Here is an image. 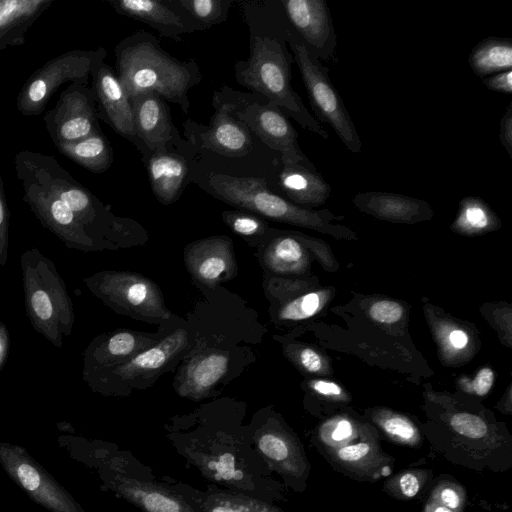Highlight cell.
<instances>
[{
	"label": "cell",
	"mask_w": 512,
	"mask_h": 512,
	"mask_svg": "<svg viewBox=\"0 0 512 512\" xmlns=\"http://www.w3.org/2000/svg\"><path fill=\"white\" fill-rule=\"evenodd\" d=\"M92 89L71 83L59 96L56 105L43 117L54 145L74 142L100 130Z\"/></svg>",
	"instance_id": "obj_10"
},
{
	"label": "cell",
	"mask_w": 512,
	"mask_h": 512,
	"mask_svg": "<svg viewBox=\"0 0 512 512\" xmlns=\"http://www.w3.org/2000/svg\"><path fill=\"white\" fill-rule=\"evenodd\" d=\"M229 357L211 351L193 358L182 370L178 380L180 395L198 399L211 390L227 373Z\"/></svg>",
	"instance_id": "obj_23"
},
{
	"label": "cell",
	"mask_w": 512,
	"mask_h": 512,
	"mask_svg": "<svg viewBox=\"0 0 512 512\" xmlns=\"http://www.w3.org/2000/svg\"><path fill=\"white\" fill-rule=\"evenodd\" d=\"M465 488L454 478H437L424 502L422 512H464Z\"/></svg>",
	"instance_id": "obj_29"
},
{
	"label": "cell",
	"mask_w": 512,
	"mask_h": 512,
	"mask_svg": "<svg viewBox=\"0 0 512 512\" xmlns=\"http://www.w3.org/2000/svg\"><path fill=\"white\" fill-rule=\"evenodd\" d=\"M432 477L433 471L429 469H404L384 483L383 491L395 499L410 500L420 494Z\"/></svg>",
	"instance_id": "obj_31"
},
{
	"label": "cell",
	"mask_w": 512,
	"mask_h": 512,
	"mask_svg": "<svg viewBox=\"0 0 512 512\" xmlns=\"http://www.w3.org/2000/svg\"><path fill=\"white\" fill-rule=\"evenodd\" d=\"M369 313L374 320L380 323L392 324L401 318L403 310L394 301L382 300L374 303Z\"/></svg>",
	"instance_id": "obj_40"
},
{
	"label": "cell",
	"mask_w": 512,
	"mask_h": 512,
	"mask_svg": "<svg viewBox=\"0 0 512 512\" xmlns=\"http://www.w3.org/2000/svg\"><path fill=\"white\" fill-rule=\"evenodd\" d=\"M318 293H308L283 306L278 313L282 320H302L313 316L320 307Z\"/></svg>",
	"instance_id": "obj_37"
},
{
	"label": "cell",
	"mask_w": 512,
	"mask_h": 512,
	"mask_svg": "<svg viewBox=\"0 0 512 512\" xmlns=\"http://www.w3.org/2000/svg\"><path fill=\"white\" fill-rule=\"evenodd\" d=\"M499 139L508 155L512 157V103L506 108L500 120Z\"/></svg>",
	"instance_id": "obj_43"
},
{
	"label": "cell",
	"mask_w": 512,
	"mask_h": 512,
	"mask_svg": "<svg viewBox=\"0 0 512 512\" xmlns=\"http://www.w3.org/2000/svg\"><path fill=\"white\" fill-rule=\"evenodd\" d=\"M492 222L491 210L481 198L466 197L462 199L456 221L459 228L483 230L488 228Z\"/></svg>",
	"instance_id": "obj_35"
},
{
	"label": "cell",
	"mask_w": 512,
	"mask_h": 512,
	"mask_svg": "<svg viewBox=\"0 0 512 512\" xmlns=\"http://www.w3.org/2000/svg\"><path fill=\"white\" fill-rule=\"evenodd\" d=\"M210 467L217 472L218 479H241L243 477L241 471L235 470L234 457L230 454L221 455L218 461L210 464Z\"/></svg>",
	"instance_id": "obj_42"
},
{
	"label": "cell",
	"mask_w": 512,
	"mask_h": 512,
	"mask_svg": "<svg viewBox=\"0 0 512 512\" xmlns=\"http://www.w3.org/2000/svg\"><path fill=\"white\" fill-rule=\"evenodd\" d=\"M53 0H0V51L20 46L34 22Z\"/></svg>",
	"instance_id": "obj_22"
},
{
	"label": "cell",
	"mask_w": 512,
	"mask_h": 512,
	"mask_svg": "<svg viewBox=\"0 0 512 512\" xmlns=\"http://www.w3.org/2000/svg\"><path fill=\"white\" fill-rule=\"evenodd\" d=\"M153 344V339L131 331L97 337L85 351L83 372L114 367Z\"/></svg>",
	"instance_id": "obj_21"
},
{
	"label": "cell",
	"mask_w": 512,
	"mask_h": 512,
	"mask_svg": "<svg viewBox=\"0 0 512 512\" xmlns=\"http://www.w3.org/2000/svg\"><path fill=\"white\" fill-rule=\"evenodd\" d=\"M378 425L383 433L398 445L418 448L422 438L418 428L408 418L390 414L378 419Z\"/></svg>",
	"instance_id": "obj_34"
},
{
	"label": "cell",
	"mask_w": 512,
	"mask_h": 512,
	"mask_svg": "<svg viewBox=\"0 0 512 512\" xmlns=\"http://www.w3.org/2000/svg\"><path fill=\"white\" fill-rule=\"evenodd\" d=\"M55 147L62 155L93 173L105 172L113 162V149L101 129L83 139Z\"/></svg>",
	"instance_id": "obj_27"
},
{
	"label": "cell",
	"mask_w": 512,
	"mask_h": 512,
	"mask_svg": "<svg viewBox=\"0 0 512 512\" xmlns=\"http://www.w3.org/2000/svg\"><path fill=\"white\" fill-rule=\"evenodd\" d=\"M131 99L134 123L139 139L148 152H168L170 142L179 139L163 98L155 93H145Z\"/></svg>",
	"instance_id": "obj_18"
},
{
	"label": "cell",
	"mask_w": 512,
	"mask_h": 512,
	"mask_svg": "<svg viewBox=\"0 0 512 512\" xmlns=\"http://www.w3.org/2000/svg\"><path fill=\"white\" fill-rule=\"evenodd\" d=\"M24 304L34 330L57 348L71 335L74 306L66 284L51 259L37 248L20 256Z\"/></svg>",
	"instance_id": "obj_2"
},
{
	"label": "cell",
	"mask_w": 512,
	"mask_h": 512,
	"mask_svg": "<svg viewBox=\"0 0 512 512\" xmlns=\"http://www.w3.org/2000/svg\"><path fill=\"white\" fill-rule=\"evenodd\" d=\"M238 120L252 130L267 146L281 152L282 161L316 169L299 147L298 134L286 114L277 106L268 103H253L237 112Z\"/></svg>",
	"instance_id": "obj_13"
},
{
	"label": "cell",
	"mask_w": 512,
	"mask_h": 512,
	"mask_svg": "<svg viewBox=\"0 0 512 512\" xmlns=\"http://www.w3.org/2000/svg\"><path fill=\"white\" fill-rule=\"evenodd\" d=\"M222 216L230 229L241 236L262 234L266 228V223L254 214L241 211H225Z\"/></svg>",
	"instance_id": "obj_36"
},
{
	"label": "cell",
	"mask_w": 512,
	"mask_h": 512,
	"mask_svg": "<svg viewBox=\"0 0 512 512\" xmlns=\"http://www.w3.org/2000/svg\"><path fill=\"white\" fill-rule=\"evenodd\" d=\"M106 50H69L35 70L16 98V108L24 116H39L50 98L64 83L88 85L94 67L106 57Z\"/></svg>",
	"instance_id": "obj_7"
},
{
	"label": "cell",
	"mask_w": 512,
	"mask_h": 512,
	"mask_svg": "<svg viewBox=\"0 0 512 512\" xmlns=\"http://www.w3.org/2000/svg\"><path fill=\"white\" fill-rule=\"evenodd\" d=\"M337 471L358 481H378L391 475L394 459L368 435L347 445L321 451Z\"/></svg>",
	"instance_id": "obj_15"
},
{
	"label": "cell",
	"mask_w": 512,
	"mask_h": 512,
	"mask_svg": "<svg viewBox=\"0 0 512 512\" xmlns=\"http://www.w3.org/2000/svg\"><path fill=\"white\" fill-rule=\"evenodd\" d=\"M83 281L92 294L117 312L150 322L171 317L158 285L141 274L101 271Z\"/></svg>",
	"instance_id": "obj_6"
},
{
	"label": "cell",
	"mask_w": 512,
	"mask_h": 512,
	"mask_svg": "<svg viewBox=\"0 0 512 512\" xmlns=\"http://www.w3.org/2000/svg\"><path fill=\"white\" fill-rule=\"evenodd\" d=\"M147 171L155 197L165 205L173 203L181 193L187 175L186 160L169 152L153 153Z\"/></svg>",
	"instance_id": "obj_26"
},
{
	"label": "cell",
	"mask_w": 512,
	"mask_h": 512,
	"mask_svg": "<svg viewBox=\"0 0 512 512\" xmlns=\"http://www.w3.org/2000/svg\"><path fill=\"white\" fill-rule=\"evenodd\" d=\"M116 74L129 98L155 93L178 105L188 114V92L197 85L201 74L194 60L180 61L146 32H137L115 48Z\"/></svg>",
	"instance_id": "obj_1"
},
{
	"label": "cell",
	"mask_w": 512,
	"mask_h": 512,
	"mask_svg": "<svg viewBox=\"0 0 512 512\" xmlns=\"http://www.w3.org/2000/svg\"><path fill=\"white\" fill-rule=\"evenodd\" d=\"M188 338L185 329H177L155 345L134 355L129 360L106 369L84 371V380L116 377L121 380H131L140 375L156 372L168 364L187 345Z\"/></svg>",
	"instance_id": "obj_19"
},
{
	"label": "cell",
	"mask_w": 512,
	"mask_h": 512,
	"mask_svg": "<svg viewBox=\"0 0 512 512\" xmlns=\"http://www.w3.org/2000/svg\"><path fill=\"white\" fill-rule=\"evenodd\" d=\"M184 259L194 280L208 287L230 279L237 268L232 242L225 236L209 237L189 244Z\"/></svg>",
	"instance_id": "obj_16"
},
{
	"label": "cell",
	"mask_w": 512,
	"mask_h": 512,
	"mask_svg": "<svg viewBox=\"0 0 512 512\" xmlns=\"http://www.w3.org/2000/svg\"><path fill=\"white\" fill-rule=\"evenodd\" d=\"M210 512H250L243 504L232 501H220L210 507Z\"/></svg>",
	"instance_id": "obj_47"
},
{
	"label": "cell",
	"mask_w": 512,
	"mask_h": 512,
	"mask_svg": "<svg viewBox=\"0 0 512 512\" xmlns=\"http://www.w3.org/2000/svg\"><path fill=\"white\" fill-rule=\"evenodd\" d=\"M353 202L367 213L393 221H415L431 213L425 201L389 192L358 193Z\"/></svg>",
	"instance_id": "obj_24"
},
{
	"label": "cell",
	"mask_w": 512,
	"mask_h": 512,
	"mask_svg": "<svg viewBox=\"0 0 512 512\" xmlns=\"http://www.w3.org/2000/svg\"><path fill=\"white\" fill-rule=\"evenodd\" d=\"M262 259L271 271L290 273L301 268L304 262V251L294 237H278L269 243Z\"/></svg>",
	"instance_id": "obj_30"
},
{
	"label": "cell",
	"mask_w": 512,
	"mask_h": 512,
	"mask_svg": "<svg viewBox=\"0 0 512 512\" xmlns=\"http://www.w3.org/2000/svg\"><path fill=\"white\" fill-rule=\"evenodd\" d=\"M113 9L144 22L161 35L179 41L186 33L204 30L172 0H111Z\"/></svg>",
	"instance_id": "obj_17"
},
{
	"label": "cell",
	"mask_w": 512,
	"mask_h": 512,
	"mask_svg": "<svg viewBox=\"0 0 512 512\" xmlns=\"http://www.w3.org/2000/svg\"><path fill=\"white\" fill-rule=\"evenodd\" d=\"M19 180L23 187L24 202L43 227L52 232L67 248L84 252L105 249L88 233L63 201L27 179Z\"/></svg>",
	"instance_id": "obj_11"
},
{
	"label": "cell",
	"mask_w": 512,
	"mask_h": 512,
	"mask_svg": "<svg viewBox=\"0 0 512 512\" xmlns=\"http://www.w3.org/2000/svg\"><path fill=\"white\" fill-rule=\"evenodd\" d=\"M250 47L249 58L235 63L237 82L264 95L269 103L296 120L302 128L328 139L327 131L291 86V65L285 47L276 39L262 36L251 38Z\"/></svg>",
	"instance_id": "obj_3"
},
{
	"label": "cell",
	"mask_w": 512,
	"mask_h": 512,
	"mask_svg": "<svg viewBox=\"0 0 512 512\" xmlns=\"http://www.w3.org/2000/svg\"><path fill=\"white\" fill-rule=\"evenodd\" d=\"M288 43L317 118L334 130L350 152L359 153L362 148L360 136L329 77L328 69L307 51L302 41L290 36Z\"/></svg>",
	"instance_id": "obj_8"
},
{
	"label": "cell",
	"mask_w": 512,
	"mask_h": 512,
	"mask_svg": "<svg viewBox=\"0 0 512 512\" xmlns=\"http://www.w3.org/2000/svg\"><path fill=\"white\" fill-rule=\"evenodd\" d=\"M468 63L472 71L481 78L511 70L512 41L499 37L483 39L469 54Z\"/></svg>",
	"instance_id": "obj_28"
},
{
	"label": "cell",
	"mask_w": 512,
	"mask_h": 512,
	"mask_svg": "<svg viewBox=\"0 0 512 512\" xmlns=\"http://www.w3.org/2000/svg\"><path fill=\"white\" fill-rule=\"evenodd\" d=\"M10 348L9 332L6 325L0 321V372L6 364Z\"/></svg>",
	"instance_id": "obj_46"
},
{
	"label": "cell",
	"mask_w": 512,
	"mask_h": 512,
	"mask_svg": "<svg viewBox=\"0 0 512 512\" xmlns=\"http://www.w3.org/2000/svg\"><path fill=\"white\" fill-rule=\"evenodd\" d=\"M279 186L293 201L301 204L320 205L330 195L331 187L321 173L303 165L284 162L279 174Z\"/></svg>",
	"instance_id": "obj_25"
},
{
	"label": "cell",
	"mask_w": 512,
	"mask_h": 512,
	"mask_svg": "<svg viewBox=\"0 0 512 512\" xmlns=\"http://www.w3.org/2000/svg\"><path fill=\"white\" fill-rule=\"evenodd\" d=\"M0 465L27 496L50 512H85L73 496L26 450L0 442Z\"/></svg>",
	"instance_id": "obj_9"
},
{
	"label": "cell",
	"mask_w": 512,
	"mask_h": 512,
	"mask_svg": "<svg viewBox=\"0 0 512 512\" xmlns=\"http://www.w3.org/2000/svg\"><path fill=\"white\" fill-rule=\"evenodd\" d=\"M10 211L8 208L0 162V267L5 266L8 260V232Z\"/></svg>",
	"instance_id": "obj_38"
},
{
	"label": "cell",
	"mask_w": 512,
	"mask_h": 512,
	"mask_svg": "<svg viewBox=\"0 0 512 512\" xmlns=\"http://www.w3.org/2000/svg\"><path fill=\"white\" fill-rule=\"evenodd\" d=\"M301 365L309 372H318L322 367V360L313 349L305 348L299 355Z\"/></svg>",
	"instance_id": "obj_45"
},
{
	"label": "cell",
	"mask_w": 512,
	"mask_h": 512,
	"mask_svg": "<svg viewBox=\"0 0 512 512\" xmlns=\"http://www.w3.org/2000/svg\"><path fill=\"white\" fill-rule=\"evenodd\" d=\"M494 380V374L491 369L483 368L481 369L473 382V390L479 396L486 395L490 388L492 387Z\"/></svg>",
	"instance_id": "obj_44"
},
{
	"label": "cell",
	"mask_w": 512,
	"mask_h": 512,
	"mask_svg": "<svg viewBox=\"0 0 512 512\" xmlns=\"http://www.w3.org/2000/svg\"><path fill=\"white\" fill-rule=\"evenodd\" d=\"M449 339L451 344L458 349L465 347L468 342L467 335L461 330L452 331Z\"/></svg>",
	"instance_id": "obj_49"
},
{
	"label": "cell",
	"mask_w": 512,
	"mask_h": 512,
	"mask_svg": "<svg viewBox=\"0 0 512 512\" xmlns=\"http://www.w3.org/2000/svg\"><path fill=\"white\" fill-rule=\"evenodd\" d=\"M191 19L204 30L224 22L232 0H173Z\"/></svg>",
	"instance_id": "obj_32"
},
{
	"label": "cell",
	"mask_w": 512,
	"mask_h": 512,
	"mask_svg": "<svg viewBox=\"0 0 512 512\" xmlns=\"http://www.w3.org/2000/svg\"><path fill=\"white\" fill-rule=\"evenodd\" d=\"M313 389L319 394L326 396H338L341 394V388L337 384L322 380L316 381L313 384Z\"/></svg>",
	"instance_id": "obj_48"
},
{
	"label": "cell",
	"mask_w": 512,
	"mask_h": 512,
	"mask_svg": "<svg viewBox=\"0 0 512 512\" xmlns=\"http://www.w3.org/2000/svg\"><path fill=\"white\" fill-rule=\"evenodd\" d=\"M142 505L148 512H181V506L174 498L157 491L143 495Z\"/></svg>",
	"instance_id": "obj_39"
},
{
	"label": "cell",
	"mask_w": 512,
	"mask_h": 512,
	"mask_svg": "<svg viewBox=\"0 0 512 512\" xmlns=\"http://www.w3.org/2000/svg\"><path fill=\"white\" fill-rule=\"evenodd\" d=\"M18 179H27L63 201L88 233L105 248H111L116 218L88 189L76 181L50 155L22 150L14 159Z\"/></svg>",
	"instance_id": "obj_4"
},
{
	"label": "cell",
	"mask_w": 512,
	"mask_h": 512,
	"mask_svg": "<svg viewBox=\"0 0 512 512\" xmlns=\"http://www.w3.org/2000/svg\"><path fill=\"white\" fill-rule=\"evenodd\" d=\"M213 104L215 114L199 136L200 146L225 156L238 157L247 154L251 149V137L247 126L231 116L235 105L222 103L216 93Z\"/></svg>",
	"instance_id": "obj_20"
},
{
	"label": "cell",
	"mask_w": 512,
	"mask_h": 512,
	"mask_svg": "<svg viewBox=\"0 0 512 512\" xmlns=\"http://www.w3.org/2000/svg\"><path fill=\"white\" fill-rule=\"evenodd\" d=\"M91 77L98 117L145 154L147 149L136 131L131 99L116 72L102 60L92 70Z\"/></svg>",
	"instance_id": "obj_12"
},
{
	"label": "cell",
	"mask_w": 512,
	"mask_h": 512,
	"mask_svg": "<svg viewBox=\"0 0 512 512\" xmlns=\"http://www.w3.org/2000/svg\"><path fill=\"white\" fill-rule=\"evenodd\" d=\"M261 452L278 463H285L292 472L304 474L306 462L303 455H299L296 447L286 438L275 433H265L259 439Z\"/></svg>",
	"instance_id": "obj_33"
},
{
	"label": "cell",
	"mask_w": 512,
	"mask_h": 512,
	"mask_svg": "<svg viewBox=\"0 0 512 512\" xmlns=\"http://www.w3.org/2000/svg\"><path fill=\"white\" fill-rule=\"evenodd\" d=\"M211 193L220 200L265 218L291 224L322 227L320 212L300 208L270 191L263 179L212 173L208 178Z\"/></svg>",
	"instance_id": "obj_5"
},
{
	"label": "cell",
	"mask_w": 512,
	"mask_h": 512,
	"mask_svg": "<svg viewBox=\"0 0 512 512\" xmlns=\"http://www.w3.org/2000/svg\"><path fill=\"white\" fill-rule=\"evenodd\" d=\"M482 83L489 90L499 92V93H504L507 95H511L512 94V69L482 78Z\"/></svg>",
	"instance_id": "obj_41"
},
{
	"label": "cell",
	"mask_w": 512,
	"mask_h": 512,
	"mask_svg": "<svg viewBox=\"0 0 512 512\" xmlns=\"http://www.w3.org/2000/svg\"><path fill=\"white\" fill-rule=\"evenodd\" d=\"M283 9L307 51L328 60L337 45L332 17L325 0H282Z\"/></svg>",
	"instance_id": "obj_14"
}]
</instances>
